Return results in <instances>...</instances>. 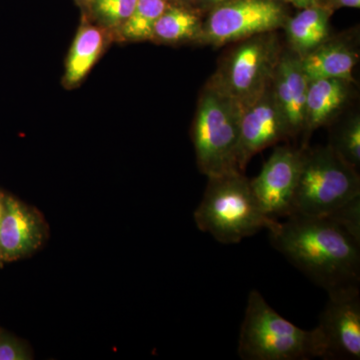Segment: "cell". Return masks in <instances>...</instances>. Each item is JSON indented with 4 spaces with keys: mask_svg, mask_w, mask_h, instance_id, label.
<instances>
[{
    "mask_svg": "<svg viewBox=\"0 0 360 360\" xmlns=\"http://www.w3.org/2000/svg\"><path fill=\"white\" fill-rule=\"evenodd\" d=\"M188 1H193V0H188Z\"/></svg>",
    "mask_w": 360,
    "mask_h": 360,
    "instance_id": "obj_27",
    "label": "cell"
},
{
    "mask_svg": "<svg viewBox=\"0 0 360 360\" xmlns=\"http://www.w3.org/2000/svg\"><path fill=\"white\" fill-rule=\"evenodd\" d=\"M241 112L232 99L210 82H206L198 98L191 129L201 174L210 177L239 170L236 156Z\"/></svg>",
    "mask_w": 360,
    "mask_h": 360,
    "instance_id": "obj_4",
    "label": "cell"
},
{
    "mask_svg": "<svg viewBox=\"0 0 360 360\" xmlns=\"http://www.w3.org/2000/svg\"><path fill=\"white\" fill-rule=\"evenodd\" d=\"M356 40L348 34L329 37L300 58L309 80L338 78L355 84L354 70L359 63Z\"/></svg>",
    "mask_w": 360,
    "mask_h": 360,
    "instance_id": "obj_13",
    "label": "cell"
},
{
    "mask_svg": "<svg viewBox=\"0 0 360 360\" xmlns=\"http://www.w3.org/2000/svg\"><path fill=\"white\" fill-rule=\"evenodd\" d=\"M352 84L338 78L309 80L303 132L305 139L314 130L335 122L352 97Z\"/></svg>",
    "mask_w": 360,
    "mask_h": 360,
    "instance_id": "obj_14",
    "label": "cell"
},
{
    "mask_svg": "<svg viewBox=\"0 0 360 360\" xmlns=\"http://www.w3.org/2000/svg\"><path fill=\"white\" fill-rule=\"evenodd\" d=\"M45 231L39 213L11 196H4L0 221V260L13 262L32 255L44 243Z\"/></svg>",
    "mask_w": 360,
    "mask_h": 360,
    "instance_id": "obj_12",
    "label": "cell"
},
{
    "mask_svg": "<svg viewBox=\"0 0 360 360\" xmlns=\"http://www.w3.org/2000/svg\"><path fill=\"white\" fill-rule=\"evenodd\" d=\"M30 349L21 341L8 335H0V360L32 359Z\"/></svg>",
    "mask_w": 360,
    "mask_h": 360,
    "instance_id": "obj_22",
    "label": "cell"
},
{
    "mask_svg": "<svg viewBox=\"0 0 360 360\" xmlns=\"http://www.w3.org/2000/svg\"><path fill=\"white\" fill-rule=\"evenodd\" d=\"M303 148L276 146L259 174L250 179L253 193L271 219L288 217L302 169Z\"/></svg>",
    "mask_w": 360,
    "mask_h": 360,
    "instance_id": "obj_8",
    "label": "cell"
},
{
    "mask_svg": "<svg viewBox=\"0 0 360 360\" xmlns=\"http://www.w3.org/2000/svg\"><path fill=\"white\" fill-rule=\"evenodd\" d=\"M203 21L201 11L196 7L170 4L156 22L151 40L170 44H200Z\"/></svg>",
    "mask_w": 360,
    "mask_h": 360,
    "instance_id": "obj_16",
    "label": "cell"
},
{
    "mask_svg": "<svg viewBox=\"0 0 360 360\" xmlns=\"http://www.w3.org/2000/svg\"><path fill=\"white\" fill-rule=\"evenodd\" d=\"M238 352L243 360H307L323 359L326 345L319 328H298L253 290L248 295Z\"/></svg>",
    "mask_w": 360,
    "mask_h": 360,
    "instance_id": "obj_3",
    "label": "cell"
},
{
    "mask_svg": "<svg viewBox=\"0 0 360 360\" xmlns=\"http://www.w3.org/2000/svg\"><path fill=\"white\" fill-rule=\"evenodd\" d=\"M288 129L272 96L270 85L241 112L238 148V167L245 172L251 158L269 146L285 141Z\"/></svg>",
    "mask_w": 360,
    "mask_h": 360,
    "instance_id": "obj_10",
    "label": "cell"
},
{
    "mask_svg": "<svg viewBox=\"0 0 360 360\" xmlns=\"http://www.w3.org/2000/svg\"><path fill=\"white\" fill-rule=\"evenodd\" d=\"M328 7L335 13V11L345 7L349 8H360V0H328Z\"/></svg>",
    "mask_w": 360,
    "mask_h": 360,
    "instance_id": "obj_24",
    "label": "cell"
},
{
    "mask_svg": "<svg viewBox=\"0 0 360 360\" xmlns=\"http://www.w3.org/2000/svg\"><path fill=\"white\" fill-rule=\"evenodd\" d=\"M269 231L271 245L326 292L360 286V243L328 217L290 214Z\"/></svg>",
    "mask_w": 360,
    "mask_h": 360,
    "instance_id": "obj_1",
    "label": "cell"
},
{
    "mask_svg": "<svg viewBox=\"0 0 360 360\" xmlns=\"http://www.w3.org/2000/svg\"><path fill=\"white\" fill-rule=\"evenodd\" d=\"M225 1H227V0H193V2L198 4V9L202 11H210L213 7L219 6V4H224Z\"/></svg>",
    "mask_w": 360,
    "mask_h": 360,
    "instance_id": "obj_25",
    "label": "cell"
},
{
    "mask_svg": "<svg viewBox=\"0 0 360 360\" xmlns=\"http://www.w3.org/2000/svg\"><path fill=\"white\" fill-rule=\"evenodd\" d=\"M105 39L101 28L92 25H85L80 28L66 61V84H77L89 75L103 51Z\"/></svg>",
    "mask_w": 360,
    "mask_h": 360,
    "instance_id": "obj_17",
    "label": "cell"
},
{
    "mask_svg": "<svg viewBox=\"0 0 360 360\" xmlns=\"http://www.w3.org/2000/svg\"><path fill=\"white\" fill-rule=\"evenodd\" d=\"M4 198L0 195V221H1L2 213H4Z\"/></svg>",
    "mask_w": 360,
    "mask_h": 360,
    "instance_id": "obj_26",
    "label": "cell"
},
{
    "mask_svg": "<svg viewBox=\"0 0 360 360\" xmlns=\"http://www.w3.org/2000/svg\"><path fill=\"white\" fill-rule=\"evenodd\" d=\"M283 4H291L298 9L311 6H328V0H276Z\"/></svg>",
    "mask_w": 360,
    "mask_h": 360,
    "instance_id": "obj_23",
    "label": "cell"
},
{
    "mask_svg": "<svg viewBox=\"0 0 360 360\" xmlns=\"http://www.w3.org/2000/svg\"><path fill=\"white\" fill-rule=\"evenodd\" d=\"M302 148V169L291 214L328 217L360 196L359 170L345 162L330 146Z\"/></svg>",
    "mask_w": 360,
    "mask_h": 360,
    "instance_id": "obj_5",
    "label": "cell"
},
{
    "mask_svg": "<svg viewBox=\"0 0 360 360\" xmlns=\"http://www.w3.org/2000/svg\"><path fill=\"white\" fill-rule=\"evenodd\" d=\"M309 84L300 56L288 47H283L270 89L283 115L290 139L304 132Z\"/></svg>",
    "mask_w": 360,
    "mask_h": 360,
    "instance_id": "obj_11",
    "label": "cell"
},
{
    "mask_svg": "<svg viewBox=\"0 0 360 360\" xmlns=\"http://www.w3.org/2000/svg\"><path fill=\"white\" fill-rule=\"evenodd\" d=\"M168 0H137L134 11L120 32L129 41L151 40L153 28L169 6Z\"/></svg>",
    "mask_w": 360,
    "mask_h": 360,
    "instance_id": "obj_18",
    "label": "cell"
},
{
    "mask_svg": "<svg viewBox=\"0 0 360 360\" xmlns=\"http://www.w3.org/2000/svg\"><path fill=\"white\" fill-rule=\"evenodd\" d=\"M328 217L360 243V196L341 205Z\"/></svg>",
    "mask_w": 360,
    "mask_h": 360,
    "instance_id": "obj_21",
    "label": "cell"
},
{
    "mask_svg": "<svg viewBox=\"0 0 360 360\" xmlns=\"http://www.w3.org/2000/svg\"><path fill=\"white\" fill-rule=\"evenodd\" d=\"M137 0H92L91 9L99 22L120 30L134 11Z\"/></svg>",
    "mask_w": 360,
    "mask_h": 360,
    "instance_id": "obj_20",
    "label": "cell"
},
{
    "mask_svg": "<svg viewBox=\"0 0 360 360\" xmlns=\"http://www.w3.org/2000/svg\"><path fill=\"white\" fill-rule=\"evenodd\" d=\"M288 7L276 0H227L208 11L200 44L224 46L283 28Z\"/></svg>",
    "mask_w": 360,
    "mask_h": 360,
    "instance_id": "obj_7",
    "label": "cell"
},
{
    "mask_svg": "<svg viewBox=\"0 0 360 360\" xmlns=\"http://www.w3.org/2000/svg\"><path fill=\"white\" fill-rule=\"evenodd\" d=\"M329 146L345 162L359 170L360 167V116L354 113L333 131Z\"/></svg>",
    "mask_w": 360,
    "mask_h": 360,
    "instance_id": "obj_19",
    "label": "cell"
},
{
    "mask_svg": "<svg viewBox=\"0 0 360 360\" xmlns=\"http://www.w3.org/2000/svg\"><path fill=\"white\" fill-rule=\"evenodd\" d=\"M333 11L328 6H311L300 9L290 16L285 30L288 49L300 58L330 37V18Z\"/></svg>",
    "mask_w": 360,
    "mask_h": 360,
    "instance_id": "obj_15",
    "label": "cell"
},
{
    "mask_svg": "<svg viewBox=\"0 0 360 360\" xmlns=\"http://www.w3.org/2000/svg\"><path fill=\"white\" fill-rule=\"evenodd\" d=\"M207 179L194 220L201 231L212 234L219 243L236 245L278 224L265 213L250 179L243 172L234 170Z\"/></svg>",
    "mask_w": 360,
    "mask_h": 360,
    "instance_id": "obj_2",
    "label": "cell"
},
{
    "mask_svg": "<svg viewBox=\"0 0 360 360\" xmlns=\"http://www.w3.org/2000/svg\"><path fill=\"white\" fill-rule=\"evenodd\" d=\"M316 328L326 345L323 359L359 360L360 286L328 293Z\"/></svg>",
    "mask_w": 360,
    "mask_h": 360,
    "instance_id": "obj_9",
    "label": "cell"
},
{
    "mask_svg": "<svg viewBox=\"0 0 360 360\" xmlns=\"http://www.w3.org/2000/svg\"><path fill=\"white\" fill-rule=\"evenodd\" d=\"M232 44L208 82L243 110L269 89L283 46L277 32Z\"/></svg>",
    "mask_w": 360,
    "mask_h": 360,
    "instance_id": "obj_6",
    "label": "cell"
}]
</instances>
